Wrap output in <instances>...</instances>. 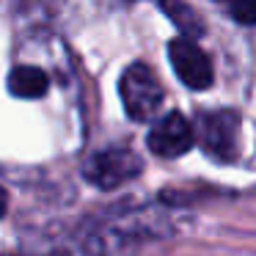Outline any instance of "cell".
Returning <instances> with one entry per match:
<instances>
[{"mask_svg":"<svg viewBox=\"0 0 256 256\" xmlns=\"http://www.w3.org/2000/svg\"><path fill=\"white\" fill-rule=\"evenodd\" d=\"M118 94H122V105L127 116L135 122L154 118V113L162 105V86L146 64H132L124 69L122 80H118Z\"/></svg>","mask_w":256,"mask_h":256,"instance_id":"1","label":"cell"},{"mask_svg":"<svg viewBox=\"0 0 256 256\" xmlns=\"http://www.w3.org/2000/svg\"><path fill=\"white\" fill-rule=\"evenodd\" d=\"M196 140L215 160H234L240 154V116L234 110L204 113L196 124Z\"/></svg>","mask_w":256,"mask_h":256,"instance_id":"2","label":"cell"},{"mask_svg":"<svg viewBox=\"0 0 256 256\" xmlns=\"http://www.w3.org/2000/svg\"><path fill=\"white\" fill-rule=\"evenodd\" d=\"M140 171H144V162L130 149L96 152L83 166V176L100 190H110V188H118L124 182H132L135 176H140Z\"/></svg>","mask_w":256,"mask_h":256,"instance_id":"3","label":"cell"},{"mask_svg":"<svg viewBox=\"0 0 256 256\" xmlns=\"http://www.w3.org/2000/svg\"><path fill=\"white\" fill-rule=\"evenodd\" d=\"M168 58H171V66H174V72H176V78L182 80L188 88L204 91L212 86V78H215L212 61L206 58L204 50H198V47L188 39V36H179V39H174L171 44H168Z\"/></svg>","mask_w":256,"mask_h":256,"instance_id":"4","label":"cell"},{"mask_svg":"<svg viewBox=\"0 0 256 256\" xmlns=\"http://www.w3.org/2000/svg\"><path fill=\"white\" fill-rule=\"evenodd\" d=\"M149 149L154 152L162 160H171V157H182L193 149L196 144V130L182 113H168V116L157 118L154 127L149 132Z\"/></svg>","mask_w":256,"mask_h":256,"instance_id":"5","label":"cell"},{"mask_svg":"<svg viewBox=\"0 0 256 256\" xmlns=\"http://www.w3.org/2000/svg\"><path fill=\"white\" fill-rule=\"evenodd\" d=\"M50 88V78L39 66H14L8 74V91L17 100H39Z\"/></svg>","mask_w":256,"mask_h":256,"instance_id":"6","label":"cell"},{"mask_svg":"<svg viewBox=\"0 0 256 256\" xmlns=\"http://www.w3.org/2000/svg\"><path fill=\"white\" fill-rule=\"evenodd\" d=\"M160 8L166 12V17L182 30L184 36H201L204 34V22L193 12V6H188L184 0H160Z\"/></svg>","mask_w":256,"mask_h":256,"instance_id":"7","label":"cell"},{"mask_svg":"<svg viewBox=\"0 0 256 256\" xmlns=\"http://www.w3.org/2000/svg\"><path fill=\"white\" fill-rule=\"evenodd\" d=\"M232 17L240 25H256V0H228Z\"/></svg>","mask_w":256,"mask_h":256,"instance_id":"8","label":"cell"},{"mask_svg":"<svg viewBox=\"0 0 256 256\" xmlns=\"http://www.w3.org/2000/svg\"><path fill=\"white\" fill-rule=\"evenodd\" d=\"M6 210H8V196H6V190L0 188V218L6 215Z\"/></svg>","mask_w":256,"mask_h":256,"instance_id":"9","label":"cell"},{"mask_svg":"<svg viewBox=\"0 0 256 256\" xmlns=\"http://www.w3.org/2000/svg\"><path fill=\"white\" fill-rule=\"evenodd\" d=\"M3 256H12V254H3Z\"/></svg>","mask_w":256,"mask_h":256,"instance_id":"10","label":"cell"}]
</instances>
